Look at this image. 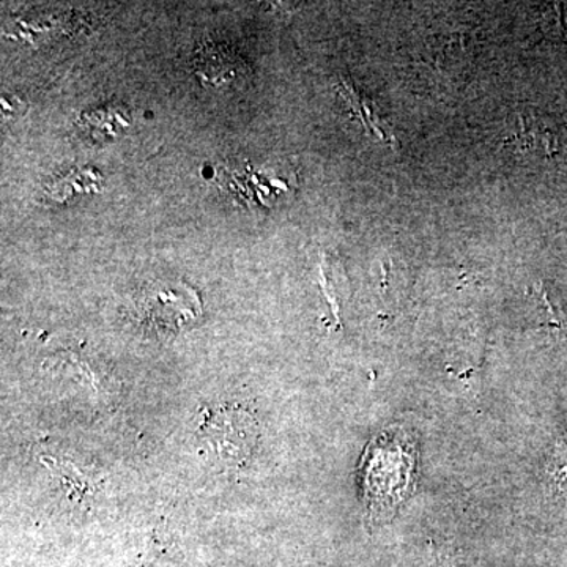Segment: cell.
<instances>
[{"label": "cell", "instance_id": "6da1fadb", "mask_svg": "<svg viewBox=\"0 0 567 567\" xmlns=\"http://www.w3.org/2000/svg\"><path fill=\"white\" fill-rule=\"evenodd\" d=\"M364 488L372 505L390 507L402 502L413 483L415 451L404 436L380 439L364 457Z\"/></svg>", "mask_w": 567, "mask_h": 567}]
</instances>
